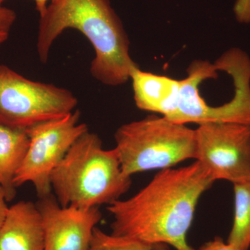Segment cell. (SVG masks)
<instances>
[{
  "label": "cell",
  "mask_w": 250,
  "mask_h": 250,
  "mask_svg": "<svg viewBox=\"0 0 250 250\" xmlns=\"http://www.w3.org/2000/svg\"><path fill=\"white\" fill-rule=\"evenodd\" d=\"M195 161L213 180L233 184L250 177V125L211 123L199 125Z\"/></svg>",
  "instance_id": "52a82bcc"
},
{
  "label": "cell",
  "mask_w": 250,
  "mask_h": 250,
  "mask_svg": "<svg viewBox=\"0 0 250 250\" xmlns=\"http://www.w3.org/2000/svg\"><path fill=\"white\" fill-rule=\"evenodd\" d=\"M75 29L95 51L90 72L103 84L118 86L130 80L137 66L129 53L130 42L121 20L109 0H54L39 20L38 55L47 62L51 48L63 31Z\"/></svg>",
  "instance_id": "7a4b0ae2"
},
{
  "label": "cell",
  "mask_w": 250,
  "mask_h": 250,
  "mask_svg": "<svg viewBox=\"0 0 250 250\" xmlns=\"http://www.w3.org/2000/svg\"><path fill=\"white\" fill-rule=\"evenodd\" d=\"M29 145L26 129L0 124V187L6 192L7 202L16 196L14 178L24 161Z\"/></svg>",
  "instance_id": "8fae6325"
},
{
  "label": "cell",
  "mask_w": 250,
  "mask_h": 250,
  "mask_svg": "<svg viewBox=\"0 0 250 250\" xmlns=\"http://www.w3.org/2000/svg\"><path fill=\"white\" fill-rule=\"evenodd\" d=\"M234 213L228 243L237 250L250 247V177L233 184Z\"/></svg>",
  "instance_id": "7c38bea8"
},
{
  "label": "cell",
  "mask_w": 250,
  "mask_h": 250,
  "mask_svg": "<svg viewBox=\"0 0 250 250\" xmlns=\"http://www.w3.org/2000/svg\"><path fill=\"white\" fill-rule=\"evenodd\" d=\"M80 110L67 116L39 123L26 129L29 148L14 180L15 187L30 182L39 198L52 195L51 175L74 143L89 131L80 123Z\"/></svg>",
  "instance_id": "8992f818"
},
{
  "label": "cell",
  "mask_w": 250,
  "mask_h": 250,
  "mask_svg": "<svg viewBox=\"0 0 250 250\" xmlns=\"http://www.w3.org/2000/svg\"><path fill=\"white\" fill-rule=\"evenodd\" d=\"M6 196L2 187H0V229L4 223L6 214H7L9 207L6 205Z\"/></svg>",
  "instance_id": "e0dca14e"
},
{
  "label": "cell",
  "mask_w": 250,
  "mask_h": 250,
  "mask_svg": "<svg viewBox=\"0 0 250 250\" xmlns=\"http://www.w3.org/2000/svg\"><path fill=\"white\" fill-rule=\"evenodd\" d=\"M136 106L143 111L168 116L173 111L181 88V80L141 70L139 65L130 74Z\"/></svg>",
  "instance_id": "30bf717a"
},
{
  "label": "cell",
  "mask_w": 250,
  "mask_h": 250,
  "mask_svg": "<svg viewBox=\"0 0 250 250\" xmlns=\"http://www.w3.org/2000/svg\"></svg>",
  "instance_id": "ffe728a7"
},
{
  "label": "cell",
  "mask_w": 250,
  "mask_h": 250,
  "mask_svg": "<svg viewBox=\"0 0 250 250\" xmlns=\"http://www.w3.org/2000/svg\"><path fill=\"white\" fill-rule=\"evenodd\" d=\"M16 18L17 16L14 10L0 6V46L9 39Z\"/></svg>",
  "instance_id": "5bb4252c"
},
{
  "label": "cell",
  "mask_w": 250,
  "mask_h": 250,
  "mask_svg": "<svg viewBox=\"0 0 250 250\" xmlns=\"http://www.w3.org/2000/svg\"><path fill=\"white\" fill-rule=\"evenodd\" d=\"M50 1L51 2L54 0H34L36 10L40 15V17L46 12V10H47V6H47V1Z\"/></svg>",
  "instance_id": "ac0fdd59"
},
{
  "label": "cell",
  "mask_w": 250,
  "mask_h": 250,
  "mask_svg": "<svg viewBox=\"0 0 250 250\" xmlns=\"http://www.w3.org/2000/svg\"><path fill=\"white\" fill-rule=\"evenodd\" d=\"M152 246L128 238L104 232L97 227L94 229L88 250H154Z\"/></svg>",
  "instance_id": "4fadbf2b"
},
{
  "label": "cell",
  "mask_w": 250,
  "mask_h": 250,
  "mask_svg": "<svg viewBox=\"0 0 250 250\" xmlns=\"http://www.w3.org/2000/svg\"><path fill=\"white\" fill-rule=\"evenodd\" d=\"M4 1V0H0V6H2V3Z\"/></svg>",
  "instance_id": "d6986e66"
},
{
  "label": "cell",
  "mask_w": 250,
  "mask_h": 250,
  "mask_svg": "<svg viewBox=\"0 0 250 250\" xmlns=\"http://www.w3.org/2000/svg\"><path fill=\"white\" fill-rule=\"evenodd\" d=\"M123 173L133 174L171 168L195 159L196 133L186 125L154 116L122 125L115 134Z\"/></svg>",
  "instance_id": "277c9868"
},
{
  "label": "cell",
  "mask_w": 250,
  "mask_h": 250,
  "mask_svg": "<svg viewBox=\"0 0 250 250\" xmlns=\"http://www.w3.org/2000/svg\"><path fill=\"white\" fill-rule=\"evenodd\" d=\"M214 180L200 163L161 170L147 185L127 200L108 205L112 234L128 237L155 249L169 245L194 250L187 235L197 202Z\"/></svg>",
  "instance_id": "6da1fadb"
},
{
  "label": "cell",
  "mask_w": 250,
  "mask_h": 250,
  "mask_svg": "<svg viewBox=\"0 0 250 250\" xmlns=\"http://www.w3.org/2000/svg\"><path fill=\"white\" fill-rule=\"evenodd\" d=\"M42 217L37 206L21 201L9 207L0 229V250H44Z\"/></svg>",
  "instance_id": "9c48e42d"
},
{
  "label": "cell",
  "mask_w": 250,
  "mask_h": 250,
  "mask_svg": "<svg viewBox=\"0 0 250 250\" xmlns=\"http://www.w3.org/2000/svg\"><path fill=\"white\" fill-rule=\"evenodd\" d=\"M42 217L44 250H88L94 229L103 215L99 207H62L52 195L36 204Z\"/></svg>",
  "instance_id": "ba28073f"
},
{
  "label": "cell",
  "mask_w": 250,
  "mask_h": 250,
  "mask_svg": "<svg viewBox=\"0 0 250 250\" xmlns=\"http://www.w3.org/2000/svg\"><path fill=\"white\" fill-rule=\"evenodd\" d=\"M50 181L59 205L83 209L120 200L131 184L116 148L104 149L100 137L89 131L74 143Z\"/></svg>",
  "instance_id": "3957f363"
},
{
  "label": "cell",
  "mask_w": 250,
  "mask_h": 250,
  "mask_svg": "<svg viewBox=\"0 0 250 250\" xmlns=\"http://www.w3.org/2000/svg\"><path fill=\"white\" fill-rule=\"evenodd\" d=\"M199 250H237L234 247L230 245L228 242L225 243L218 237L213 241L208 242L202 246Z\"/></svg>",
  "instance_id": "2e32d148"
},
{
  "label": "cell",
  "mask_w": 250,
  "mask_h": 250,
  "mask_svg": "<svg viewBox=\"0 0 250 250\" xmlns=\"http://www.w3.org/2000/svg\"><path fill=\"white\" fill-rule=\"evenodd\" d=\"M78 100L70 90L26 78L0 65V124L27 129L75 111Z\"/></svg>",
  "instance_id": "5b68a950"
},
{
  "label": "cell",
  "mask_w": 250,
  "mask_h": 250,
  "mask_svg": "<svg viewBox=\"0 0 250 250\" xmlns=\"http://www.w3.org/2000/svg\"><path fill=\"white\" fill-rule=\"evenodd\" d=\"M233 12L237 19L243 22H250V0H236Z\"/></svg>",
  "instance_id": "9a60e30c"
}]
</instances>
